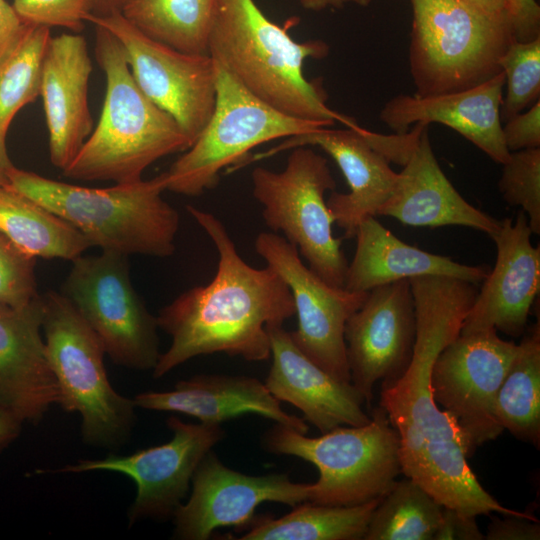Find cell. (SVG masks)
I'll return each instance as SVG.
<instances>
[{"label":"cell","instance_id":"1","mask_svg":"<svg viewBox=\"0 0 540 540\" xmlns=\"http://www.w3.org/2000/svg\"><path fill=\"white\" fill-rule=\"evenodd\" d=\"M409 281L416 312L412 357L400 376L382 382L380 392V407L399 436L402 473L442 506L463 514L534 518L503 506L484 489L468 464L473 452L466 437L433 398V364L459 335L478 284L432 275Z\"/></svg>","mask_w":540,"mask_h":540},{"label":"cell","instance_id":"2","mask_svg":"<svg viewBox=\"0 0 540 540\" xmlns=\"http://www.w3.org/2000/svg\"><path fill=\"white\" fill-rule=\"evenodd\" d=\"M186 209L215 245L218 265L209 283L181 293L156 316L171 343L153 369L154 378L214 353L265 361L271 354L268 329L295 315L290 289L273 268L245 262L212 213L192 205Z\"/></svg>","mask_w":540,"mask_h":540},{"label":"cell","instance_id":"3","mask_svg":"<svg viewBox=\"0 0 540 540\" xmlns=\"http://www.w3.org/2000/svg\"><path fill=\"white\" fill-rule=\"evenodd\" d=\"M320 39L297 42L269 19L255 0H217L208 38V54L251 94L287 115L345 127L356 121L327 105L320 79L304 74L307 59L328 56Z\"/></svg>","mask_w":540,"mask_h":540},{"label":"cell","instance_id":"4","mask_svg":"<svg viewBox=\"0 0 540 540\" xmlns=\"http://www.w3.org/2000/svg\"><path fill=\"white\" fill-rule=\"evenodd\" d=\"M95 59L106 88L96 126L62 171L70 179L135 182L157 160L184 152L190 139L136 83L119 40L95 26Z\"/></svg>","mask_w":540,"mask_h":540},{"label":"cell","instance_id":"5","mask_svg":"<svg viewBox=\"0 0 540 540\" xmlns=\"http://www.w3.org/2000/svg\"><path fill=\"white\" fill-rule=\"evenodd\" d=\"M5 174L13 188L69 222L92 247L159 258L175 252L180 217L162 197L161 174L107 188L56 181L15 166Z\"/></svg>","mask_w":540,"mask_h":540},{"label":"cell","instance_id":"6","mask_svg":"<svg viewBox=\"0 0 540 540\" xmlns=\"http://www.w3.org/2000/svg\"><path fill=\"white\" fill-rule=\"evenodd\" d=\"M409 71L416 96L458 92L502 72L499 60L516 40L510 16L465 0H410Z\"/></svg>","mask_w":540,"mask_h":540},{"label":"cell","instance_id":"7","mask_svg":"<svg viewBox=\"0 0 540 540\" xmlns=\"http://www.w3.org/2000/svg\"><path fill=\"white\" fill-rule=\"evenodd\" d=\"M41 297L42 333L59 390L58 405L80 415L85 444L120 447L135 425L137 407L133 399L112 387L104 365V348L70 301L56 291Z\"/></svg>","mask_w":540,"mask_h":540},{"label":"cell","instance_id":"8","mask_svg":"<svg viewBox=\"0 0 540 540\" xmlns=\"http://www.w3.org/2000/svg\"><path fill=\"white\" fill-rule=\"evenodd\" d=\"M262 445L317 468L308 499L317 504L354 506L382 498L402 473L399 436L380 406L364 425L338 426L314 438L275 424L263 434Z\"/></svg>","mask_w":540,"mask_h":540},{"label":"cell","instance_id":"9","mask_svg":"<svg viewBox=\"0 0 540 540\" xmlns=\"http://www.w3.org/2000/svg\"><path fill=\"white\" fill-rule=\"evenodd\" d=\"M214 64L213 114L195 142L161 173L165 191L200 196L217 186L223 169L240 168L255 147L331 127L276 110L241 86L217 62Z\"/></svg>","mask_w":540,"mask_h":540},{"label":"cell","instance_id":"10","mask_svg":"<svg viewBox=\"0 0 540 540\" xmlns=\"http://www.w3.org/2000/svg\"><path fill=\"white\" fill-rule=\"evenodd\" d=\"M291 150L283 170L253 169V196L271 232H281L325 282L344 287L348 261L342 239L333 235L325 200V193L335 190V179L327 159L310 146Z\"/></svg>","mask_w":540,"mask_h":540},{"label":"cell","instance_id":"11","mask_svg":"<svg viewBox=\"0 0 540 540\" xmlns=\"http://www.w3.org/2000/svg\"><path fill=\"white\" fill-rule=\"evenodd\" d=\"M128 256L101 251L81 255L60 292L99 338L113 363L132 370H153L161 355L157 317L135 290Z\"/></svg>","mask_w":540,"mask_h":540},{"label":"cell","instance_id":"12","mask_svg":"<svg viewBox=\"0 0 540 540\" xmlns=\"http://www.w3.org/2000/svg\"><path fill=\"white\" fill-rule=\"evenodd\" d=\"M86 21L107 29L119 40L140 89L176 121L193 144L215 108L212 57L182 52L157 41L128 22L120 11L89 13Z\"/></svg>","mask_w":540,"mask_h":540},{"label":"cell","instance_id":"13","mask_svg":"<svg viewBox=\"0 0 540 540\" xmlns=\"http://www.w3.org/2000/svg\"><path fill=\"white\" fill-rule=\"evenodd\" d=\"M517 351L518 344L495 329L459 333L433 364V398L457 422L473 453L504 431L495 416V398Z\"/></svg>","mask_w":540,"mask_h":540},{"label":"cell","instance_id":"14","mask_svg":"<svg viewBox=\"0 0 540 540\" xmlns=\"http://www.w3.org/2000/svg\"><path fill=\"white\" fill-rule=\"evenodd\" d=\"M254 248L290 289L298 320L297 329L290 332L295 345L334 378L351 382L345 324L367 292L328 284L302 261L297 247L278 233L260 232Z\"/></svg>","mask_w":540,"mask_h":540},{"label":"cell","instance_id":"15","mask_svg":"<svg viewBox=\"0 0 540 540\" xmlns=\"http://www.w3.org/2000/svg\"><path fill=\"white\" fill-rule=\"evenodd\" d=\"M172 438L161 445L129 455L108 454L101 459H82L42 473L110 471L124 474L136 484V496L128 509L129 526L145 519L173 516L185 498L193 475L211 449L222 440L220 425L192 424L175 416L167 419Z\"/></svg>","mask_w":540,"mask_h":540},{"label":"cell","instance_id":"16","mask_svg":"<svg viewBox=\"0 0 540 540\" xmlns=\"http://www.w3.org/2000/svg\"><path fill=\"white\" fill-rule=\"evenodd\" d=\"M191 484L189 499L172 516L175 539L207 540L219 528L253 522L263 502L294 507L308 501L311 492V484L293 482L285 473L250 476L230 469L212 451L199 463Z\"/></svg>","mask_w":540,"mask_h":540},{"label":"cell","instance_id":"17","mask_svg":"<svg viewBox=\"0 0 540 540\" xmlns=\"http://www.w3.org/2000/svg\"><path fill=\"white\" fill-rule=\"evenodd\" d=\"M344 338L353 386L368 406L373 388L407 368L416 338V312L409 280L377 286L348 318Z\"/></svg>","mask_w":540,"mask_h":540},{"label":"cell","instance_id":"18","mask_svg":"<svg viewBox=\"0 0 540 540\" xmlns=\"http://www.w3.org/2000/svg\"><path fill=\"white\" fill-rule=\"evenodd\" d=\"M531 235L522 210L514 222L500 220L490 236L497 250L495 265L482 281L460 333L495 329L517 338L526 332L540 290V247L532 244Z\"/></svg>","mask_w":540,"mask_h":540},{"label":"cell","instance_id":"19","mask_svg":"<svg viewBox=\"0 0 540 540\" xmlns=\"http://www.w3.org/2000/svg\"><path fill=\"white\" fill-rule=\"evenodd\" d=\"M300 146L321 148L340 168L349 192L333 190L326 203L334 223L344 230V238H354L364 219L378 215L381 206L392 194L398 173L371 145L366 129L359 124L344 129L324 127L285 138L263 153L250 155L243 166Z\"/></svg>","mask_w":540,"mask_h":540},{"label":"cell","instance_id":"20","mask_svg":"<svg viewBox=\"0 0 540 540\" xmlns=\"http://www.w3.org/2000/svg\"><path fill=\"white\" fill-rule=\"evenodd\" d=\"M42 318L40 294L21 306L0 304V408L23 424L39 423L59 402Z\"/></svg>","mask_w":540,"mask_h":540},{"label":"cell","instance_id":"21","mask_svg":"<svg viewBox=\"0 0 540 540\" xmlns=\"http://www.w3.org/2000/svg\"><path fill=\"white\" fill-rule=\"evenodd\" d=\"M93 71L86 39L75 33L50 38L42 63L41 90L49 156L62 171L93 130L88 86Z\"/></svg>","mask_w":540,"mask_h":540},{"label":"cell","instance_id":"22","mask_svg":"<svg viewBox=\"0 0 540 540\" xmlns=\"http://www.w3.org/2000/svg\"><path fill=\"white\" fill-rule=\"evenodd\" d=\"M268 332L272 364L264 384L278 401L298 408L321 433L370 421L362 408L365 400L351 382L339 381L309 359L283 325Z\"/></svg>","mask_w":540,"mask_h":540},{"label":"cell","instance_id":"23","mask_svg":"<svg viewBox=\"0 0 540 540\" xmlns=\"http://www.w3.org/2000/svg\"><path fill=\"white\" fill-rule=\"evenodd\" d=\"M504 85L505 77L500 72L458 92L430 96L399 94L384 104L379 118L398 134L419 123L448 126L502 165L510 155L503 140L500 117Z\"/></svg>","mask_w":540,"mask_h":540},{"label":"cell","instance_id":"24","mask_svg":"<svg viewBox=\"0 0 540 540\" xmlns=\"http://www.w3.org/2000/svg\"><path fill=\"white\" fill-rule=\"evenodd\" d=\"M378 215L415 227L464 226L493 235L500 220L474 207L442 171L426 126Z\"/></svg>","mask_w":540,"mask_h":540},{"label":"cell","instance_id":"25","mask_svg":"<svg viewBox=\"0 0 540 540\" xmlns=\"http://www.w3.org/2000/svg\"><path fill=\"white\" fill-rule=\"evenodd\" d=\"M133 401L137 408L170 411L199 419L201 423H221L246 413L265 418L306 434L304 419L287 413L257 378L243 375L201 374L176 383L169 391H145Z\"/></svg>","mask_w":540,"mask_h":540},{"label":"cell","instance_id":"26","mask_svg":"<svg viewBox=\"0 0 540 540\" xmlns=\"http://www.w3.org/2000/svg\"><path fill=\"white\" fill-rule=\"evenodd\" d=\"M356 249L348 263L344 288L354 292L369 290L399 280L420 276H447L479 284L489 270L407 244L370 216L358 226Z\"/></svg>","mask_w":540,"mask_h":540},{"label":"cell","instance_id":"27","mask_svg":"<svg viewBox=\"0 0 540 540\" xmlns=\"http://www.w3.org/2000/svg\"><path fill=\"white\" fill-rule=\"evenodd\" d=\"M0 232L34 258L73 261L92 247L73 225L9 183L0 184Z\"/></svg>","mask_w":540,"mask_h":540},{"label":"cell","instance_id":"28","mask_svg":"<svg viewBox=\"0 0 540 540\" xmlns=\"http://www.w3.org/2000/svg\"><path fill=\"white\" fill-rule=\"evenodd\" d=\"M381 498L354 506L309 501L280 518H262L241 540H361Z\"/></svg>","mask_w":540,"mask_h":540},{"label":"cell","instance_id":"29","mask_svg":"<svg viewBox=\"0 0 540 540\" xmlns=\"http://www.w3.org/2000/svg\"><path fill=\"white\" fill-rule=\"evenodd\" d=\"M518 351L495 398V416L503 430L540 445V325L523 334Z\"/></svg>","mask_w":540,"mask_h":540},{"label":"cell","instance_id":"30","mask_svg":"<svg viewBox=\"0 0 540 540\" xmlns=\"http://www.w3.org/2000/svg\"><path fill=\"white\" fill-rule=\"evenodd\" d=\"M217 0H124L120 13L147 36L179 51L208 54Z\"/></svg>","mask_w":540,"mask_h":540},{"label":"cell","instance_id":"31","mask_svg":"<svg viewBox=\"0 0 540 540\" xmlns=\"http://www.w3.org/2000/svg\"><path fill=\"white\" fill-rule=\"evenodd\" d=\"M51 38L49 27L30 26L14 48L0 60V168L12 163L6 145L16 114L40 96L42 63Z\"/></svg>","mask_w":540,"mask_h":540},{"label":"cell","instance_id":"32","mask_svg":"<svg viewBox=\"0 0 540 540\" xmlns=\"http://www.w3.org/2000/svg\"><path fill=\"white\" fill-rule=\"evenodd\" d=\"M443 506L410 478L395 481L381 498L364 540H434Z\"/></svg>","mask_w":540,"mask_h":540},{"label":"cell","instance_id":"33","mask_svg":"<svg viewBox=\"0 0 540 540\" xmlns=\"http://www.w3.org/2000/svg\"><path fill=\"white\" fill-rule=\"evenodd\" d=\"M499 65L506 84L500 109L504 122L540 99V36L525 42L514 40Z\"/></svg>","mask_w":540,"mask_h":540},{"label":"cell","instance_id":"34","mask_svg":"<svg viewBox=\"0 0 540 540\" xmlns=\"http://www.w3.org/2000/svg\"><path fill=\"white\" fill-rule=\"evenodd\" d=\"M498 189L510 206L525 213L532 234L540 233V147L510 152Z\"/></svg>","mask_w":540,"mask_h":540},{"label":"cell","instance_id":"35","mask_svg":"<svg viewBox=\"0 0 540 540\" xmlns=\"http://www.w3.org/2000/svg\"><path fill=\"white\" fill-rule=\"evenodd\" d=\"M38 295L35 258L0 232V304L21 306Z\"/></svg>","mask_w":540,"mask_h":540},{"label":"cell","instance_id":"36","mask_svg":"<svg viewBox=\"0 0 540 540\" xmlns=\"http://www.w3.org/2000/svg\"><path fill=\"white\" fill-rule=\"evenodd\" d=\"M94 0H14L13 7L29 26L63 27L74 33L84 28Z\"/></svg>","mask_w":540,"mask_h":540},{"label":"cell","instance_id":"37","mask_svg":"<svg viewBox=\"0 0 540 540\" xmlns=\"http://www.w3.org/2000/svg\"><path fill=\"white\" fill-rule=\"evenodd\" d=\"M504 122L502 136L509 152L540 147V99Z\"/></svg>","mask_w":540,"mask_h":540},{"label":"cell","instance_id":"38","mask_svg":"<svg viewBox=\"0 0 540 540\" xmlns=\"http://www.w3.org/2000/svg\"><path fill=\"white\" fill-rule=\"evenodd\" d=\"M487 540H539L540 525L537 519L517 516H494L487 526Z\"/></svg>","mask_w":540,"mask_h":540},{"label":"cell","instance_id":"39","mask_svg":"<svg viewBox=\"0 0 540 540\" xmlns=\"http://www.w3.org/2000/svg\"><path fill=\"white\" fill-rule=\"evenodd\" d=\"M476 516L463 514L455 509L444 507L440 526L434 540H483Z\"/></svg>","mask_w":540,"mask_h":540},{"label":"cell","instance_id":"40","mask_svg":"<svg viewBox=\"0 0 540 540\" xmlns=\"http://www.w3.org/2000/svg\"><path fill=\"white\" fill-rule=\"evenodd\" d=\"M512 18L517 41H530L540 36V6L536 0H513Z\"/></svg>","mask_w":540,"mask_h":540},{"label":"cell","instance_id":"41","mask_svg":"<svg viewBox=\"0 0 540 540\" xmlns=\"http://www.w3.org/2000/svg\"><path fill=\"white\" fill-rule=\"evenodd\" d=\"M29 27L18 16L13 5L0 0V60L14 48Z\"/></svg>","mask_w":540,"mask_h":540},{"label":"cell","instance_id":"42","mask_svg":"<svg viewBox=\"0 0 540 540\" xmlns=\"http://www.w3.org/2000/svg\"><path fill=\"white\" fill-rule=\"evenodd\" d=\"M23 423L0 408V452L10 446L21 434Z\"/></svg>","mask_w":540,"mask_h":540},{"label":"cell","instance_id":"43","mask_svg":"<svg viewBox=\"0 0 540 540\" xmlns=\"http://www.w3.org/2000/svg\"><path fill=\"white\" fill-rule=\"evenodd\" d=\"M301 7L310 11H323L328 8H342L348 4L366 7L371 0H296Z\"/></svg>","mask_w":540,"mask_h":540},{"label":"cell","instance_id":"44","mask_svg":"<svg viewBox=\"0 0 540 540\" xmlns=\"http://www.w3.org/2000/svg\"><path fill=\"white\" fill-rule=\"evenodd\" d=\"M480 9L496 14L510 16L512 18V7L509 0H465ZM513 20V18H512Z\"/></svg>","mask_w":540,"mask_h":540},{"label":"cell","instance_id":"45","mask_svg":"<svg viewBox=\"0 0 540 540\" xmlns=\"http://www.w3.org/2000/svg\"><path fill=\"white\" fill-rule=\"evenodd\" d=\"M124 0H94L93 12L105 14L111 11H119Z\"/></svg>","mask_w":540,"mask_h":540},{"label":"cell","instance_id":"46","mask_svg":"<svg viewBox=\"0 0 540 540\" xmlns=\"http://www.w3.org/2000/svg\"><path fill=\"white\" fill-rule=\"evenodd\" d=\"M8 178L5 174V172L0 168V184H8Z\"/></svg>","mask_w":540,"mask_h":540},{"label":"cell","instance_id":"47","mask_svg":"<svg viewBox=\"0 0 540 540\" xmlns=\"http://www.w3.org/2000/svg\"><path fill=\"white\" fill-rule=\"evenodd\" d=\"M510 4H511V7H512V3H513V0H509Z\"/></svg>","mask_w":540,"mask_h":540}]
</instances>
